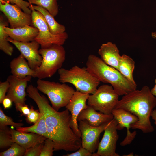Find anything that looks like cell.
Returning a JSON list of instances; mask_svg holds the SVG:
<instances>
[{"label":"cell","mask_w":156,"mask_h":156,"mask_svg":"<svg viewBox=\"0 0 156 156\" xmlns=\"http://www.w3.org/2000/svg\"><path fill=\"white\" fill-rule=\"evenodd\" d=\"M7 39L16 47L27 60L31 68L35 71L41 64L42 60V57L39 53L40 44L35 40L23 42L16 41L9 37Z\"/></svg>","instance_id":"obj_12"},{"label":"cell","mask_w":156,"mask_h":156,"mask_svg":"<svg viewBox=\"0 0 156 156\" xmlns=\"http://www.w3.org/2000/svg\"><path fill=\"white\" fill-rule=\"evenodd\" d=\"M40 116L39 120L34 125L26 127H20L16 130L23 133L31 132L37 134L48 138L47 129L44 116L40 113Z\"/></svg>","instance_id":"obj_24"},{"label":"cell","mask_w":156,"mask_h":156,"mask_svg":"<svg viewBox=\"0 0 156 156\" xmlns=\"http://www.w3.org/2000/svg\"><path fill=\"white\" fill-rule=\"evenodd\" d=\"M31 4L40 6L46 9L54 17L58 13L57 0H27Z\"/></svg>","instance_id":"obj_25"},{"label":"cell","mask_w":156,"mask_h":156,"mask_svg":"<svg viewBox=\"0 0 156 156\" xmlns=\"http://www.w3.org/2000/svg\"><path fill=\"white\" fill-rule=\"evenodd\" d=\"M29 8L32 10V24L39 31L35 40L40 44L41 48L48 47L53 44L62 45L68 38L67 34L65 32L56 35L51 34L42 14L34 9L31 4Z\"/></svg>","instance_id":"obj_7"},{"label":"cell","mask_w":156,"mask_h":156,"mask_svg":"<svg viewBox=\"0 0 156 156\" xmlns=\"http://www.w3.org/2000/svg\"><path fill=\"white\" fill-rule=\"evenodd\" d=\"M12 5H16L20 7L23 12L26 13L31 14L32 10L29 7L30 3L23 0H2Z\"/></svg>","instance_id":"obj_30"},{"label":"cell","mask_w":156,"mask_h":156,"mask_svg":"<svg viewBox=\"0 0 156 156\" xmlns=\"http://www.w3.org/2000/svg\"><path fill=\"white\" fill-rule=\"evenodd\" d=\"M40 116V114L38 110H35L33 107L31 105L30 111L27 116L26 120L29 123H36L39 120Z\"/></svg>","instance_id":"obj_31"},{"label":"cell","mask_w":156,"mask_h":156,"mask_svg":"<svg viewBox=\"0 0 156 156\" xmlns=\"http://www.w3.org/2000/svg\"><path fill=\"white\" fill-rule=\"evenodd\" d=\"M155 85L154 87L151 90V93L156 97V79H155Z\"/></svg>","instance_id":"obj_37"},{"label":"cell","mask_w":156,"mask_h":156,"mask_svg":"<svg viewBox=\"0 0 156 156\" xmlns=\"http://www.w3.org/2000/svg\"><path fill=\"white\" fill-rule=\"evenodd\" d=\"M40 156H52L54 151V145L51 139L47 138L44 142Z\"/></svg>","instance_id":"obj_29"},{"label":"cell","mask_w":156,"mask_h":156,"mask_svg":"<svg viewBox=\"0 0 156 156\" xmlns=\"http://www.w3.org/2000/svg\"><path fill=\"white\" fill-rule=\"evenodd\" d=\"M16 5H12L0 0V10L6 17L11 28L24 27L32 24L31 14L23 12Z\"/></svg>","instance_id":"obj_10"},{"label":"cell","mask_w":156,"mask_h":156,"mask_svg":"<svg viewBox=\"0 0 156 156\" xmlns=\"http://www.w3.org/2000/svg\"><path fill=\"white\" fill-rule=\"evenodd\" d=\"M10 67L12 75L19 79H24L28 76L36 77L35 71L31 68L21 54L11 61Z\"/></svg>","instance_id":"obj_20"},{"label":"cell","mask_w":156,"mask_h":156,"mask_svg":"<svg viewBox=\"0 0 156 156\" xmlns=\"http://www.w3.org/2000/svg\"><path fill=\"white\" fill-rule=\"evenodd\" d=\"M151 35L153 38H156V32H152Z\"/></svg>","instance_id":"obj_39"},{"label":"cell","mask_w":156,"mask_h":156,"mask_svg":"<svg viewBox=\"0 0 156 156\" xmlns=\"http://www.w3.org/2000/svg\"><path fill=\"white\" fill-rule=\"evenodd\" d=\"M108 123L94 127L85 120L80 121L78 128L81 133V146L92 153H95L98 147L100 134L104 131Z\"/></svg>","instance_id":"obj_11"},{"label":"cell","mask_w":156,"mask_h":156,"mask_svg":"<svg viewBox=\"0 0 156 156\" xmlns=\"http://www.w3.org/2000/svg\"><path fill=\"white\" fill-rule=\"evenodd\" d=\"M86 65L87 70L91 74L100 82L110 84L119 96L124 95L136 89L137 85L94 55H89Z\"/></svg>","instance_id":"obj_3"},{"label":"cell","mask_w":156,"mask_h":156,"mask_svg":"<svg viewBox=\"0 0 156 156\" xmlns=\"http://www.w3.org/2000/svg\"><path fill=\"white\" fill-rule=\"evenodd\" d=\"M119 96L112 86L102 85L94 94L90 95L88 105L103 114H112L119 100Z\"/></svg>","instance_id":"obj_8"},{"label":"cell","mask_w":156,"mask_h":156,"mask_svg":"<svg viewBox=\"0 0 156 156\" xmlns=\"http://www.w3.org/2000/svg\"><path fill=\"white\" fill-rule=\"evenodd\" d=\"M8 21L3 16H0V49L9 56H11L13 52V47L7 40L9 36L5 31L4 28L8 27Z\"/></svg>","instance_id":"obj_23"},{"label":"cell","mask_w":156,"mask_h":156,"mask_svg":"<svg viewBox=\"0 0 156 156\" xmlns=\"http://www.w3.org/2000/svg\"><path fill=\"white\" fill-rule=\"evenodd\" d=\"M32 7L34 9L40 12L43 15L51 34L56 35L65 32L66 28L65 26L59 24L54 19V17L46 9L38 5H32Z\"/></svg>","instance_id":"obj_21"},{"label":"cell","mask_w":156,"mask_h":156,"mask_svg":"<svg viewBox=\"0 0 156 156\" xmlns=\"http://www.w3.org/2000/svg\"><path fill=\"white\" fill-rule=\"evenodd\" d=\"M15 105L16 110L20 112L22 115L27 116L30 112V108L26 104L23 105L20 103H17L15 104Z\"/></svg>","instance_id":"obj_35"},{"label":"cell","mask_w":156,"mask_h":156,"mask_svg":"<svg viewBox=\"0 0 156 156\" xmlns=\"http://www.w3.org/2000/svg\"><path fill=\"white\" fill-rule=\"evenodd\" d=\"M90 94L76 91L70 101L65 107L71 113L70 126L75 134L81 138V133L79 129L77 118L81 111L87 106L86 101Z\"/></svg>","instance_id":"obj_14"},{"label":"cell","mask_w":156,"mask_h":156,"mask_svg":"<svg viewBox=\"0 0 156 156\" xmlns=\"http://www.w3.org/2000/svg\"><path fill=\"white\" fill-rule=\"evenodd\" d=\"M135 67V62L129 56L123 54L121 56L118 70L129 80L137 85L133 77Z\"/></svg>","instance_id":"obj_22"},{"label":"cell","mask_w":156,"mask_h":156,"mask_svg":"<svg viewBox=\"0 0 156 156\" xmlns=\"http://www.w3.org/2000/svg\"><path fill=\"white\" fill-rule=\"evenodd\" d=\"M26 150L17 143L14 142L10 148L0 153V156H24Z\"/></svg>","instance_id":"obj_27"},{"label":"cell","mask_w":156,"mask_h":156,"mask_svg":"<svg viewBox=\"0 0 156 156\" xmlns=\"http://www.w3.org/2000/svg\"><path fill=\"white\" fill-rule=\"evenodd\" d=\"M24 124L21 123H16L14 122L10 117L5 115L1 107L0 108V127L10 125L17 128L22 127Z\"/></svg>","instance_id":"obj_28"},{"label":"cell","mask_w":156,"mask_h":156,"mask_svg":"<svg viewBox=\"0 0 156 156\" xmlns=\"http://www.w3.org/2000/svg\"><path fill=\"white\" fill-rule=\"evenodd\" d=\"M4 29L9 37L19 42H29L34 40L39 33L37 28L29 25L16 28L5 27Z\"/></svg>","instance_id":"obj_19"},{"label":"cell","mask_w":156,"mask_h":156,"mask_svg":"<svg viewBox=\"0 0 156 156\" xmlns=\"http://www.w3.org/2000/svg\"><path fill=\"white\" fill-rule=\"evenodd\" d=\"M58 73L60 82L71 83L75 87L76 91L85 94H94L100 82L85 67L75 66L69 70L61 68Z\"/></svg>","instance_id":"obj_4"},{"label":"cell","mask_w":156,"mask_h":156,"mask_svg":"<svg viewBox=\"0 0 156 156\" xmlns=\"http://www.w3.org/2000/svg\"><path fill=\"white\" fill-rule=\"evenodd\" d=\"M64 156H97L95 153H92L88 150L81 147L74 153L63 155Z\"/></svg>","instance_id":"obj_33"},{"label":"cell","mask_w":156,"mask_h":156,"mask_svg":"<svg viewBox=\"0 0 156 156\" xmlns=\"http://www.w3.org/2000/svg\"><path fill=\"white\" fill-rule=\"evenodd\" d=\"M112 114L118 122V130L122 129L126 127L127 133L126 137L121 142L120 145L124 146L130 144L134 139L136 135V131H135L131 132L129 129L131 125L138 121V117L130 112L122 109L114 108L112 111Z\"/></svg>","instance_id":"obj_13"},{"label":"cell","mask_w":156,"mask_h":156,"mask_svg":"<svg viewBox=\"0 0 156 156\" xmlns=\"http://www.w3.org/2000/svg\"><path fill=\"white\" fill-rule=\"evenodd\" d=\"M12 101L9 98L5 97L3 100L2 104L4 109L10 108L12 105Z\"/></svg>","instance_id":"obj_36"},{"label":"cell","mask_w":156,"mask_h":156,"mask_svg":"<svg viewBox=\"0 0 156 156\" xmlns=\"http://www.w3.org/2000/svg\"><path fill=\"white\" fill-rule=\"evenodd\" d=\"M37 84L38 90L47 96L52 107L57 111L67 105L75 91L65 83L38 79Z\"/></svg>","instance_id":"obj_6"},{"label":"cell","mask_w":156,"mask_h":156,"mask_svg":"<svg viewBox=\"0 0 156 156\" xmlns=\"http://www.w3.org/2000/svg\"><path fill=\"white\" fill-rule=\"evenodd\" d=\"M13 141L26 150L35 145L44 143L46 138L36 133H23L10 128Z\"/></svg>","instance_id":"obj_17"},{"label":"cell","mask_w":156,"mask_h":156,"mask_svg":"<svg viewBox=\"0 0 156 156\" xmlns=\"http://www.w3.org/2000/svg\"><path fill=\"white\" fill-rule=\"evenodd\" d=\"M26 91L44 116L48 138L54 142V151H75L81 147V139L75 134L70 126V111L67 109L61 112L55 109L49 105L47 98L41 95L37 88L31 84L27 86Z\"/></svg>","instance_id":"obj_1"},{"label":"cell","mask_w":156,"mask_h":156,"mask_svg":"<svg viewBox=\"0 0 156 156\" xmlns=\"http://www.w3.org/2000/svg\"><path fill=\"white\" fill-rule=\"evenodd\" d=\"M117 125V121L114 118L107 124L95 153L97 156H120L116 152V143L119 138Z\"/></svg>","instance_id":"obj_9"},{"label":"cell","mask_w":156,"mask_h":156,"mask_svg":"<svg viewBox=\"0 0 156 156\" xmlns=\"http://www.w3.org/2000/svg\"><path fill=\"white\" fill-rule=\"evenodd\" d=\"M32 77L28 76L24 79H20L13 75L9 76L7 79L10 83L6 97L10 98L14 104L20 103L25 105L27 96L25 89L28 82Z\"/></svg>","instance_id":"obj_15"},{"label":"cell","mask_w":156,"mask_h":156,"mask_svg":"<svg viewBox=\"0 0 156 156\" xmlns=\"http://www.w3.org/2000/svg\"><path fill=\"white\" fill-rule=\"evenodd\" d=\"M13 141L10 128L7 126L0 127V148H4L10 147Z\"/></svg>","instance_id":"obj_26"},{"label":"cell","mask_w":156,"mask_h":156,"mask_svg":"<svg viewBox=\"0 0 156 156\" xmlns=\"http://www.w3.org/2000/svg\"><path fill=\"white\" fill-rule=\"evenodd\" d=\"M156 106V97L151 93L149 87L145 86L140 90L136 89L123 95L115 108L123 109L136 116L138 120L131 125V128L147 133L154 130L150 117Z\"/></svg>","instance_id":"obj_2"},{"label":"cell","mask_w":156,"mask_h":156,"mask_svg":"<svg viewBox=\"0 0 156 156\" xmlns=\"http://www.w3.org/2000/svg\"><path fill=\"white\" fill-rule=\"evenodd\" d=\"M39 53L42 60L35 71L36 77L42 79L50 78L61 68L65 59V49L62 45L53 44L48 47L41 48Z\"/></svg>","instance_id":"obj_5"},{"label":"cell","mask_w":156,"mask_h":156,"mask_svg":"<svg viewBox=\"0 0 156 156\" xmlns=\"http://www.w3.org/2000/svg\"><path fill=\"white\" fill-rule=\"evenodd\" d=\"M152 118L155 121L154 123L156 124V110H153L151 114V116Z\"/></svg>","instance_id":"obj_38"},{"label":"cell","mask_w":156,"mask_h":156,"mask_svg":"<svg viewBox=\"0 0 156 156\" xmlns=\"http://www.w3.org/2000/svg\"><path fill=\"white\" fill-rule=\"evenodd\" d=\"M10 86V83L7 80L0 83V103H2L3 99L6 97V93Z\"/></svg>","instance_id":"obj_34"},{"label":"cell","mask_w":156,"mask_h":156,"mask_svg":"<svg viewBox=\"0 0 156 156\" xmlns=\"http://www.w3.org/2000/svg\"><path fill=\"white\" fill-rule=\"evenodd\" d=\"M96 111L88 105L87 107L82 110L79 114L77 121L85 120L92 126L98 127L109 122L114 118L112 114H105Z\"/></svg>","instance_id":"obj_16"},{"label":"cell","mask_w":156,"mask_h":156,"mask_svg":"<svg viewBox=\"0 0 156 156\" xmlns=\"http://www.w3.org/2000/svg\"><path fill=\"white\" fill-rule=\"evenodd\" d=\"M98 53L105 63L118 70L121 56L115 44L110 42L102 44Z\"/></svg>","instance_id":"obj_18"},{"label":"cell","mask_w":156,"mask_h":156,"mask_svg":"<svg viewBox=\"0 0 156 156\" xmlns=\"http://www.w3.org/2000/svg\"><path fill=\"white\" fill-rule=\"evenodd\" d=\"M44 143L37 144L26 150L24 156H40Z\"/></svg>","instance_id":"obj_32"}]
</instances>
